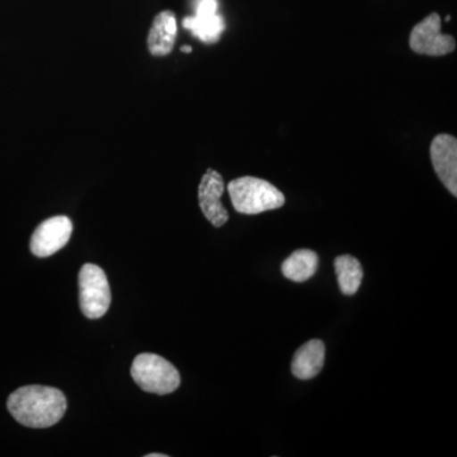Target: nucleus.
<instances>
[{"instance_id":"1","label":"nucleus","mask_w":457,"mask_h":457,"mask_svg":"<svg viewBox=\"0 0 457 457\" xmlns=\"http://www.w3.org/2000/svg\"><path fill=\"white\" fill-rule=\"evenodd\" d=\"M7 407L21 425L29 428H49L64 417L66 399L55 387L29 385L12 393Z\"/></svg>"},{"instance_id":"2","label":"nucleus","mask_w":457,"mask_h":457,"mask_svg":"<svg viewBox=\"0 0 457 457\" xmlns=\"http://www.w3.org/2000/svg\"><path fill=\"white\" fill-rule=\"evenodd\" d=\"M234 209L245 215L270 212L284 206V194L272 183L257 177H240L228 185Z\"/></svg>"},{"instance_id":"3","label":"nucleus","mask_w":457,"mask_h":457,"mask_svg":"<svg viewBox=\"0 0 457 457\" xmlns=\"http://www.w3.org/2000/svg\"><path fill=\"white\" fill-rule=\"evenodd\" d=\"M131 376L146 393L165 395L176 392L180 384L179 370L154 353H141L132 362Z\"/></svg>"},{"instance_id":"4","label":"nucleus","mask_w":457,"mask_h":457,"mask_svg":"<svg viewBox=\"0 0 457 457\" xmlns=\"http://www.w3.org/2000/svg\"><path fill=\"white\" fill-rule=\"evenodd\" d=\"M79 303L88 319H99L111 305V288L104 270L96 264H84L79 272Z\"/></svg>"},{"instance_id":"5","label":"nucleus","mask_w":457,"mask_h":457,"mask_svg":"<svg viewBox=\"0 0 457 457\" xmlns=\"http://www.w3.org/2000/svg\"><path fill=\"white\" fill-rule=\"evenodd\" d=\"M409 46L420 55L445 56L455 51L456 40L441 32V17L432 13L411 29Z\"/></svg>"},{"instance_id":"6","label":"nucleus","mask_w":457,"mask_h":457,"mask_svg":"<svg viewBox=\"0 0 457 457\" xmlns=\"http://www.w3.org/2000/svg\"><path fill=\"white\" fill-rule=\"evenodd\" d=\"M73 233V222L66 216H54L42 222L31 237V252L46 258L64 248Z\"/></svg>"},{"instance_id":"7","label":"nucleus","mask_w":457,"mask_h":457,"mask_svg":"<svg viewBox=\"0 0 457 457\" xmlns=\"http://www.w3.org/2000/svg\"><path fill=\"white\" fill-rule=\"evenodd\" d=\"M218 0H196L194 17L183 20V27L189 29L195 37L206 44H215L220 40L225 29L224 18L218 13Z\"/></svg>"},{"instance_id":"8","label":"nucleus","mask_w":457,"mask_h":457,"mask_svg":"<svg viewBox=\"0 0 457 457\" xmlns=\"http://www.w3.org/2000/svg\"><path fill=\"white\" fill-rule=\"evenodd\" d=\"M431 161L438 179L449 189L453 196H457V140L449 134H440L432 140Z\"/></svg>"},{"instance_id":"9","label":"nucleus","mask_w":457,"mask_h":457,"mask_svg":"<svg viewBox=\"0 0 457 457\" xmlns=\"http://www.w3.org/2000/svg\"><path fill=\"white\" fill-rule=\"evenodd\" d=\"M224 191L225 183L220 173L213 170H207L201 179L200 187H198V203H200L204 218L216 228L222 227L228 220L227 209L221 204Z\"/></svg>"},{"instance_id":"10","label":"nucleus","mask_w":457,"mask_h":457,"mask_svg":"<svg viewBox=\"0 0 457 457\" xmlns=\"http://www.w3.org/2000/svg\"><path fill=\"white\" fill-rule=\"evenodd\" d=\"M326 360V345L319 339H312L295 353L291 371L300 380H311L320 374Z\"/></svg>"},{"instance_id":"11","label":"nucleus","mask_w":457,"mask_h":457,"mask_svg":"<svg viewBox=\"0 0 457 457\" xmlns=\"http://www.w3.org/2000/svg\"><path fill=\"white\" fill-rule=\"evenodd\" d=\"M177 29V20L173 12L163 11L154 18L147 37V47L152 55H170L176 44Z\"/></svg>"},{"instance_id":"12","label":"nucleus","mask_w":457,"mask_h":457,"mask_svg":"<svg viewBox=\"0 0 457 457\" xmlns=\"http://www.w3.org/2000/svg\"><path fill=\"white\" fill-rule=\"evenodd\" d=\"M319 257L311 249H297L282 263V273L294 282L311 279L318 270Z\"/></svg>"},{"instance_id":"13","label":"nucleus","mask_w":457,"mask_h":457,"mask_svg":"<svg viewBox=\"0 0 457 457\" xmlns=\"http://www.w3.org/2000/svg\"><path fill=\"white\" fill-rule=\"evenodd\" d=\"M335 269L342 293L348 296L356 294L363 278L360 262L352 255H341L336 258Z\"/></svg>"},{"instance_id":"14","label":"nucleus","mask_w":457,"mask_h":457,"mask_svg":"<svg viewBox=\"0 0 457 457\" xmlns=\"http://www.w3.org/2000/svg\"><path fill=\"white\" fill-rule=\"evenodd\" d=\"M180 51H182V53H191L192 51V47L191 46H182L180 47Z\"/></svg>"},{"instance_id":"15","label":"nucleus","mask_w":457,"mask_h":457,"mask_svg":"<svg viewBox=\"0 0 457 457\" xmlns=\"http://www.w3.org/2000/svg\"><path fill=\"white\" fill-rule=\"evenodd\" d=\"M146 457H167V455H164V453H150Z\"/></svg>"}]
</instances>
